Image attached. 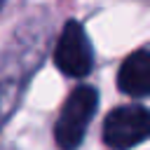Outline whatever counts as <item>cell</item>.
Wrapping results in <instances>:
<instances>
[{"mask_svg":"<svg viewBox=\"0 0 150 150\" xmlns=\"http://www.w3.org/2000/svg\"><path fill=\"white\" fill-rule=\"evenodd\" d=\"M47 49V19L30 16L7 40L0 54V134L19 110L33 75L42 68Z\"/></svg>","mask_w":150,"mask_h":150,"instance_id":"cell-1","label":"cell"},{"mask_svg":"<svg viewBox=\"0 0 150 150\" xmlns=\"http://www.w3.org/2000/svg\"><path fill=\"white\" fill-rule=\"evenodd\" d=\"M96 110H98V89L91 84H77L66 96L54 120V129H52L54 145L59 150H77L87 136V129Z\"/></svg>","mask_w":150,"mask_h":150,"instance_id":"cell-2","label":"cell"},{"mask_svg":"<svg viewBox=\"0 0 150 150\" xmlns=\"http://www.w3.org/2000/svg\"><path fill=\"white\" fill-rule=\"evenodd\" d=\"M52 59H54V66L66 77H73V80H82L94 70L96 54L82 21L68 19L61 26L59 38L52 49Z\"/></svg>","mask_w":150,"mask_h":150,"instance_id":"cell-3","label":"cell"},{"mask_svg":"<svg viewBox=\"0 0 150 150\" xmlns=\"http://www.w3.org/2000/svg\"><path fill=\"white\" fill-rule=\"evenodd\" d=\"M110 150H134L150 141V108L143 103H124L112 108L101 129Z\"/></svg>","mask_w":150,"mask_h":150,"instance_id":"cell-4","label":"cell"},{"mask_svg":"<svg viewBox=\"0 0 150 150\" xmlns=\"http://www.w3.org/2000/svg\"><path fill=\"white\" fill-rule=\"evenodd\" d=\"M117 89L129 98L150 96V49H136L117 68Z\"/></svg>","mask_w":150,"mask_h":150,"instance_id":"cell-5","label":"cell"},{"mask_svg":"<svg viewBox=\"0 0 150 150\" xmlns=\"http://www.w3.org/2000/svg\"><path fill=\"white\" fill-rule=\"evenodd\" d=\"M5 2H7V0H0V12H2V7H5Z\"/></svg>","mask_w":150,"mask_h":150,"instance_id":"cell-6","label":"cell"},{"mask_svg":"<svg viewBox=\"0 0 150 150\" xmlns=\"http://www.w3.org/2000/svg\"><path fill=\"white\" fill-rule=\"evenodd\" d=\"M0 150H14V148H9V145H7V148H0Z\"/></svg>","mask_w":150,"mask_h":150,"instance_id":"cell-7","label":"cell"}]
</instances>
